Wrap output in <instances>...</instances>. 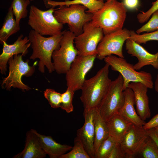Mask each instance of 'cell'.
<instances>
[{
	"label": "cell",
	"mask_w": 158,
	"mask_h": 158,
	"mask_svg": "<svg viewBox=\"0 0 158 158\" xmlns=\"http://www.w3.org/2000/svg\"><path fill=\"white\" fill-rule=\"evenodd\" d=\"M154 129L155 132L158 136V126L154 127Z\"/></svg>",
	"instance_id": "39"
},
{
	"label": "cell",
	"mask_w": 158,
	"mask_h": 158,
	"mask_svg": "<svg viewBox=\"0 0 158 158\" xmlns=\"http://www.w3.org/2000/svg\"><path fill=\"white\" fill-rule=\"evenodd\" d=\"M14 16L12 8L10 6L0 30V43L1 44L6 42L11 36L16 33L20 29V25L17 23Z\"/></svg>",
	"instance_id": "23"
},
{
	"label": "cell",
	"mask_w": 158,
	"mask_h": 158,
	"mask_svg": "<svg viewBox=\"0 0 158 158\" xmlns=\"http://www.w3.org/2000/svg\"><path fill=\"white\" fill-rule=\"evenodd\" d=\"M75 92L68 88L62 93L60 108L67 113L72 112L73 110V99Z\"/></svg>",
	"instance_id": "31"
},
{
	"label": "cell",
	"mask_w": 158,
	"mask_h": 158,
	"mask_svg": "<svg viewBox=\"0 0 158 158\" xmlns=\"http://www.w3.org/2000/svg\"><path fill=\"white\" fill-rule=\"evenodd\" d=\"M126 42L125 48L127 53L138 59V62L133 65L135 70H139L147 65H151L158 70V51L155 54H152L134 41L128 39Z\"/></svg>",
	"instance_id": "16"
},
{
	"label": "cell",
	"mask_w": 158,
	"mask_h": 158,
	"mask_svg": "<svg viewBox=\"0 0 158 158\" xmlns=\"http://www.w3.org/2000/svg\"><path fill=\"white\" fill-rule=\"evenodd\" d=\"M75 35L70 31H63L59 49L53 52L52 58L54 70L58 74H66L78 55L73 45Z\"/></svg>",
	"instance_id": "9"
},
{
	"label": "cell",
	"mask_w": 158,
	"mask_h": 158,
	"mask_svg": "<svg viewBox=\"0 0 158 158\" xmlns=\"http://www.w3.org/2000/svg\"><path fill=\"white\" fill-rule=\"evenodd\" d=\"M104 36L102 29L93 26L90 22L85 23L83 32L74 40L78 55H97V46Z\"/></svg>",
	"instance_id": "11"
},
{
	"label": "cell",
	"mask_w": 158,
	"mask_h": 158,
	"mask_svg": "<svg viewBox=\"0 0 158 158\" xmlns=\"http://www.w3.org/2000/svg\"><path fill=\"white\" fill-rule=\"evenodd\" d=\"M127 9L122 2L109 0L102 8L93 13L90 22L103 30L104 35L123 29Z\"/></svg>",
	"instance_id": "2"
},
{
	"label": "cell",
	"mask_w": 158,
	"mask_h": 158,
	"mask_svg": "<svg viewBox=\"0 0 158 158\" xmlns=\"http://www.w3.org/2000/svg\"><path fill=\"white\" fill-rule=\"evenodd\" d=\"M149 136L153 140L158 148V136L154 131V128L148 130Z\"/></svg>",
	"instance_id": "37"
},
{
	"label": "cell",
	"mask_w": 158,
	"mask_h": 158,
	"mask_svg": "<svg viewBox=\"0 0 158 158\" xmlns=\"http://www.w3.org/2000/svg\"><path fill=\"white\" fill-rule=\"evenodd\" d=\"M62 94L50 88L47 89L44 92V97L47 100L51 107L54 109L60 108Z\"/></svg>",
	"instance_id": "30"
},
{
	"label": "cell",
	"mask_w": 158,
	"mask_h": 158,
	"mask_svg": "<svg viewBox=\"0 0 158 158\" xmlns=\"http://www.w3.org/2000/svg\"><path fill=\"white\" fill-rule=\"evenodd\" d=\"M87 9L79 4L62 6L56 9L54 14L59 23L63 25L67 24L69 31L77 36L83 32L84 25L92 20L93 14L87 11Z\"/></svg>",
	"instance_id": "5"
},
{
	"label": "cell",
	"mask_w": 158,
	"mask_h": 158,
	"mask_svg": "<svg viewBox=\"0 0 158 158\" xmlns=\"http://www.w3.org/2000/svg\"><path fill=\"white\" fill-rule=\"evenodd\" d=\"M130 35V31L124 28L104 35L97 46V57L102 60L107 56L114 54L124 58L123 46Z\"/></svg>",
	"instance_id": "12"
},
{
	"label": "cell",
	"mask_w": 158,
	"mask_h": 158,
	"mask_svg": "<svg viewBox=\"0 0 158 158\" xmlns=\"http://www.w3.org/2000/svg\"><path fill=\"white\" fill-rule=\"evenodd\" d=\"M149 137L148 130L132 124L120 143L125 158H133L137 157Z\"/></svg>",
	"instance_id": "13"
},
{
	"label": "cell",
	"mask_w": 158,
	"mask_h": 158,
	"mask_svg": "<svg viewBox=\"0 0 158 158\" xmlns=\"http://www.w3.org/2000/svg\"><path fill=\"white\" fill-rule=\"evenodd\" d=\"M96 55H78L66 73L67 86L75 92L81 90L87 73L92 67Z\"/></svg>",
	"instance_id": "10"
},
{
	"label": "cell",
	"mask_w": 158,
	"mask_h": 158,
	"mask_svg": "<svg viewBox=\"0 0 158 158\" xmlns=\"http://www.w3.org/2000/svg\"><path fill=\"white\" fill-rule=\"evenodd\" d=\"M43 2L47 8L62 6H68L73 4L81 5L88 9L87 11L93 14L102 8L104 3L102 0H66L62 1L43 0Z\"/></svg>",
	"instance_id": "22"
},
{
	"label": "cell",
	"mask_w": 158,
	"mask_h": 158,
	"mask_svg": "<svg viewBox=\"0 0 158 158\" xmlns=\"http://www.w3.org/2000/svg\"><path fill=\"white\" fill-rule=\"evenodd\" d=\"M129 39L140 44H145L150 41H158V30L142 34H138L134 31L131 30Z\"/></svg>",
	"instance_id": "29"
},
{
	"label": "cell",
	"mask_w": 158,
	"mask_h": 158,
	"mask_svg": "<svg viewBox=\"0 0 158 158\" xmlns=\"http://www.w3.org/2000/svg\"><path fill=\"white\" fill-rule=\"evenodd\" d=\"M104 59L112 70L118 72L122 75L123 81V90L131 82L141 83L148 88H153L152 78L150 73L143 71H137L134 69L133 65L128 63L124 58L111 55L107 56Z\"/></svg>",
	"instance_id": "4"
},
{
	"label": "cell",
	"mask_w": 158,
	"mask_h": 158,
	"mask_svg": "<svg viewBox=\"0 0 158 158\" xmlns=\"http://www.w3.org/2000/svg\"><path fill=\"white\" fill-rule=\"evenodd\" d=\"M158 126V114L154 116L148 122L143 126L145 130H149Z\"/></svg>",
	"instance_id": "36"
},
{
	"label": "cell",
	"mask_w": 158,
	"mask_h": 158,
	"mask_svg": "<svg viewBox=\"0 0 158 158\" xmlns=\"http://www.w3.org/2000/svg\"><path fill=\"white\" fill-rule=\"evenodd\" d=\"M109 136L106 122L102 118L97 109L95 121V138L94 145L95 154L100 145Z\"/></svg>",
	"instance_id": "24"
},
{
	"label": "cell",
	"mask_w": 158,
	"mask_h": 158,
	"mask_svg": "<svg viewBox=\"0 0 158 158\" xmlns=\"http://www.w3.org/2000/svg\"><path fill=\"white\" fill-rule=\"evenodd\" d=\"M118 143L109 136L99 146L95 154L94 158H107L112 150Z\"/></svg>",
	"instance_id": "28"
},
{
	"label": "cell",
	"mask_w": 158,
	"mask_h": 158,
	"mask_svg": "<svg viewBox=\"0 0 158 158\" xmlns=\"http://www.w3.org/2000/svg\"><path fill=\"white\" fill-rule=\"evenodd\" d=\"M33 130L39 138L43 149L50 158H59L61 155L71 150L73 147L70 145L58 143L51 136L41 134Z\"/></svg>",
	"instance_id": "21"
},
{
	"label": "cell",
	"mask_w": 158,
	"mask_h": 158,
	"mask_svg": "<svg viewBox=\"0 0 158 158\" xmlns=\"http://www.w3.org/2000/svg\"><path fill=\"white\" fill-rule=\"evenodd\" d=\"M122 2L127 9L130 10L136 9L139 4V0H123Z\"/></svg>",
	"instance_id": "35"
},
{
	"label": "cell",
	"mask_w": 158,
	"mask_h": 158,
	"mask_svg": "<svg viewBox=\"0 0 158 158\" xmlns=\"http://www.w3.org/2000/svg\"><path fill=\"white\" fill-rule=\"evenodd\" d=\"M56 9L51 7L46 11L40 9L34 5L30 7L28 25L37 33L50 36L61 33L63 25L59 23L54 13Z\"/></svg>",
	"instance_id": "6"
},
{
	"label": "cell",
	"mask_w": 158,
	"mask_h": 158,
	"mask_svg": "<svg viewBox=\"0 0 158 158\" xmlns=\"http://www.w3.org/2000/svg\"><path fill=\"white\" fill-rule=\"evenodd\" d=\"M96 108L84 109L85 122L83 126L77 131V136L82 142L90 158H94V148L95 138V121Z\"/></svg>",
	"instance_id": "14"
},
{
	"label": "cell",
	"mask_w": 158,
	"mask_h": 158,
	"mask_svg": "<svg viewBox=\"0 0 158 158\" xmlns=\"http://www.w3.org/2000/svg\"><path fill=\"white\" fill-rule=\"evenodd\" d=\"M109 136L120 143L132 124L119 113L106 121Z\"/></svg>",
	"instance_id": "20"
},
{
	"label": "cell",
	"mask_w": 158,
	"mask_h": 158,
	"mask_svg": "<svg viewBox=\"0 0 158 158\" xmlns=\"http://www.w3.org/2000/svg\"><path fill=\"white\" fill-rule=\"evenodd\" d=\"M59 158H90L81 140L77 137L74 139V145L68 153L61 155Z\"/></svg>",
	"instance_id": "26"
},
{
	"label": "cell",
	"mask_w": 158,
	"mask_h": 158,
	"mask_svg": "<svg viewBox=\"0 0 158 158\" xmlns=\"http://www.w3.org/2000/svg\"><path fill=\"white\" fill-rule=\"evenodd\" d=\"M23 56L16 54L9 59L8 63L9 66L8 75L3 78L1 87L2 88L9 91L12 87L17 88L23 92L28 91L31 88L24 84L21 79L23 76L29 77L31 76L35 71L34 66L29 65V60L24 61L22 59Z\"/></svg>",
	"instance_id": "7"
},
{
	"label": "cell",
	"mask_w": 158,
	"mask_h": 158,
	"mask_svg": "<svg viewBox=\"0 0 158 158\" xmlns=\"http://www.w3.org/2000/svg\"><path fill=\"white\" fill-rule=\"evenodd\" d=\"M125 101L119 113L132 124L143 127L146 123L136 112L134 107L135 101L132 90L127 87L124 90Z\"/></svg>",
	"instance_id": "19"
},
{
	"label": "cell",
	"mask_w": 158,
	"mask_h": 158,
	"mask_svg": "<svg viewBox=\"0 0 158 158\" xmlns=\"http://www.w3.org/2000/svg\"><path fill=\"white\" fill-rule=\"evenodd\" d=\"M63 33V31L59 34L45 37L32 29L29 32L28 37L32 50L30 59H39L38 69L41 73H44L45 66L50 73L55 71L51 61L52 55L54 51L59 48Z\"/></svg>",
	"instance_id": "1"
},
{
	"label": "cell",
	"mask_w": 158,
	"mask_h": 158,
	"mask_svg": "<svg viewBox=\"0 0 158 158\" xmlns=\"http://www.w3.org/2000/svg\"><path fill=\"white\" fill-rule=\"evenodd\" d=\"M128 87L131 88L133 92L137 113L141 119L145 121L151 116L147 95L148 88L140 82L130 83Z\"/></svg>",
	"instance_id": "17"
},
{
	"label": "cell",
	"mask_w": 158,
	"mask_h": 158,
	"mask_svg": "<svg viewBox=\"0 0 158 158\" xmlns=\"http://www.w3.org/2000/svg\"><path fill=\"white\" fill-rule=\"evenodd\" d=\"M109 66L106 63L95 76L85 80L80 97L84 109L97 108L106 94L111 82L109 76Z\"/></svg>",
	"instance_id": "3"
},
{
	"label": "cell",
	"mask_w": 158,
	"mask_h": 158,
	"mask_svg": "<svg viewBox=\"0 0 158 158\" xmlns=\"http://www.w3.org/2000/svg\"><path fill=\"white\" fill-rule=\"evenodd\" d=\"M158 10V0L152 3L151 8L145 12H142L137 15V18L138 22L141 23L147 22L151 17L152 14Z\"/></svg>",
	"instance_id": "33"
},
{
	"label": "cell",
	"mask_w": 158,
	"mask_h": 158,
	"mask_svg": "<svg viewBox=\"0 0 158 158\" xmlns=\"http://www.w3.org/2000/svg\"><path fill=\"white\" fill-rule=\"evenodd\" d=\"M30 0H13L11 6L15 17L17 23L20 25L22 19L26 18L28 15L27 7L30 4Z\"/></svg>",
	"instance_id": "25"
},
{
	"label": "cell",
	"mask_w": 158,
	"mask_h": 158,
	"mask_svg": "<svg viewBox=\"0 0 158 158\" xmlns=\"http://www.w3.org/2000/svg\"><path fill=\"white\" fill-rule=\"evenodd\" d=\"M154 87L155 90L158 93V73L156 76L154 83Z\"/></svg>",
	"instance_id": "38"
},
{
	"label": "cell",
	"mask_w": 158,
	"mask_h": 158,
	"mask_svg": "<svg viewBox=\"0 0 158 158\" xmlns=\"http://www.w3.org/2000/svg\"><path fill=\"white\" fill-rule=\"evenodd\" d=\"M47 154L43 149L38 136L33 129L26 134L23 150L15 155V158H44Z\"/></svg>",
	"instance_id": "18"
},
{
	"label": "cell",
	"mask_w": 158,
	"mask_h": 158,
	"mask_svg": "<svg viewBox=\"0 0 158 158\" xmlns=\"http://www.w3.org/2000/svg\"><path fill=\"white\" fill-rule=\"evenodd\" d=\"M125 158L121 148L120 143L116 144L109 155L107 158Z\"/></svg>",
	"instance_id": "34"
},
{
	"label": "cell",
	"mask_w": 158,
	"mask_h": 158,
	"mask_svg": "<svg viewBox=\"0 0 158 158\" xmlns=\"http://www.w3.org/2000/svg\"><path fill=\"white\" fill-rule=\"evenodd\" d=\"M123 81L120 74L115 80L111 81L106 94L97 108L101 117L106 122L118 113L123 105L125 96L123 89Z\"/></svg>",
	"instance_id": "8"
},
{
	"label": "cell",
	"mask_w": 158,
	"mask_h": 158,
	"mask_svg": "<svg viewBox=\"0 0 158 158\" xmlns=\"http://www.w3.org/2000/svg\"><path fill=\"white\" fill-rule=\"evenodd\" d=\"M143 158H158V148L149 136L143 145L137 156Z\"/></svg>",
	"instance_id": "27"
},
{
	"label": "cell",
	"mask_w": 158,
	"mask_h": 158,
	"mask_svg": "<svg viewBox=\"0 0 158 158\" xmlns=\"http://www.w3.org/2000/svg\"><path fill=\"white\" fill-rule=\"evenodd\" d=\"M2 53L0 55V71L2 75H5L7 71V64L9 59L12 56L21 54L25 56L28 53V48L31 43L28 37L21 34L12 44H8L6 42L3 44Z\"/></svg>",
	"instance_id": "15"
},
{
	"label": "cell",
	"mask_w": 158,
	"mask_h": 158,
	"mask_svg": "<svg viewBox=\"0 0 158 158\" xmlns=\"http://www.w3.org/2000/svg\"><path fill=\"white\" fill-rule=\"evenodd\" d=\"M149 21L136 31V33L140 34L143 32L147 33L158 30V10L155 11L152 15Z\"/></svg>",
	"instance_id": "32"
},
{
	"label": "cell",
	"mask_w": 158,
	"mask_h": 158,
	"mask_svg": "<svg viewBox=\"0 0 158 158\" xmlns=\"http://www.w3.org/2000/svg\"><path fill=\"white\" fill-rule=\"evenodd\" d=\"M102 0L104 1V0ZM106 0V1H108V0Z\"/></svg>",
	"instance_id": "40"
}]
</instances>
